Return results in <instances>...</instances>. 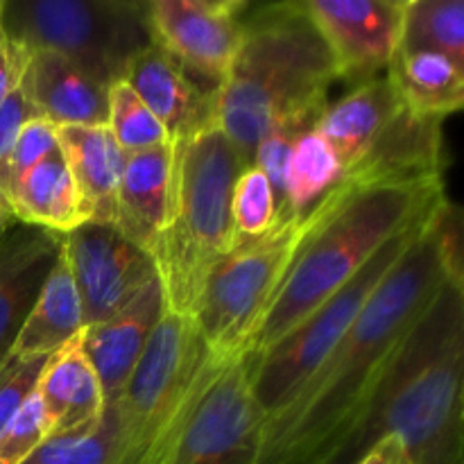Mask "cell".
I'll use <instances>...</instances> for the list:
<instances>
[{"instance_id": "cell-1", "label": "cell", "mask_w": 464, "mask_h": 464, "mask_svg": "<svg viewBox=\"0 0 464 464\" xmlns=\"http://www.w3.org/2000/svg\"><path fill=\"white\" fill-rule=\"evenodd\" d=\"M464 275L462 216L449 198L426 218L334 352L266 426L258 464H324L356 426L394 352L444 281Z\"/></svg>"}, {"instance_id": "cell-2", "label": "cell", "mask_w": 464, "mask_h": 464, "mask_svg": "<svg viewBox=\"0 0 464 464\" xmlns=\"http://www.w3.org/2000/svg\"><path fill=\"white\" fill-rule=\"evenodd\" d=\"M462 385L464 275L435 293L324 464H356L385 435H397L415 464H462Z\"/></svg>"}, {"instance_id": "cell-3", "label": "cell", "mask_w": 464, "mask_h": 464, "mask_svg": "<svg viewBox=\"0 0 464 464\" xmlns=\"http://www.w3.org/2000/svg\"><path fill=\"white\" fill-rule=\"evenodd\" d=\"M335 80L329 48L302 0L249 7L234 63L211 91V121L243 166H254L263 136L281 122L320 116Z\"/></svg>"}, {"instance_id": "cell-4", "label": "cell", "mask_w": 464, "mask_h": 464, "mask_svg": "<svg viewBox=\"0 0 464 464\" xmlns=\"http://www.w3.org/2000/svg\"><path fill=\"white\" fill-rule=\"evenodd\" d=\"M444 199V181L349 190L304 243L254 340V352L275 347L347 285L388 240L430 216Z\"/></svg>"}, {"instance_id": "cell-5", "label": "cell", "mask_w": 464, "mask_h": 464, "mask_svg": "<svg viewBox=\"0 0 464 464\" xmlns=\"http://www.w3.org/2000/svg\"><path fill=\"white\" fill-rule=\"evenodd\" d=\"M170 143V213L150 256L166 311L193 320L207 279L238 243L231 190L245 166L213 121Z\"/></svg>"}, {"instance_id": "cell-6", "label": "cell", "mask_w": 464, "mask_h": 464, "mask_svg": "<svg viewBox=\"0 0 464 464\" xmlns=\"http://www.w3.org/2000/svg\"><path fill=\"white\" fill-rule=\"evenodd\" d=\"M222 361L190 317L166 311L111 403L113 464H170L204 385Z\"/></svg>"}, {"instance_id": "cell-7", "label": "cell", "mask_w": 464, "mask_h": 464, "mask_svg": "<svg viewBox=\"0 0 464 464\" xmlns=\"http://www.w3.org/2000/svg\"><path fill=\"white\" fill-rule=\"evenodd\" d=\"M352 188L356 186L340 181L311 211L276 218L270 231L238 240L218 263L193 315L199 338L213 358L231 361L254 347L304 243Z\"/></svg>"}, {"instance_id": "cell-8", "label": "cell", "mask_w": 464, "mask_h": 464, "mask_svg": "<svg viewBox=\"0 0 464 464\" xmlns=\"http://www.w3.org/2000/svg\"><path fill=\"white\" fill-rule=\"evenodd\" d=\"M0 30L27 53L62 54L111 86L152 44L148 3L136 0H5Z\"/></svg>"}, {"instance_id": "cell-9", "label": "cell", "mask_w": 464, "mask_h": 464, "mask_svg": "<svg viewBox=\"0 0 464 464\" xmlns=\"http://www.w3.org/2000/svg\"><path fill=\"white\" fill-rule=\"evenodd\" d=\"M426 218L388 240L347 285L331 295L297 329L290 331L272 349L256 353L254 394H256V401L266 412L267 421L285 411L297 399L304 385L313 379V374L320 370L322 362L329 358L335 344L353 324L367 299L374 295L385 275L392 270L394 263L412 243Z\"/></svg>"}, {"instance_id": "cell-10", "label": "cell", "mask_w": 464, "mask_h": 464, "mask_svg": "<svg viewBox=\"0 0 464 464\" xmlns=\"http://www.w3.org/2000/svg\"><path fill=\"white\" fill-rule=\"evenodd\" d=\"M254 349L216 367L170 464L261 462L267 417L254 394Z\"/></svg>"}, {"instance_id": "cell-11", "label": "cell", "mask_w": 464, "mask_h": 464, "mask_svg": "<svg viewBox=\"0 0 464 464\" xmlns=\"http://www.w3.org/2000/svg\"><path fill=\"white\" fill-rule=\"evenodd\" d=\"M62 252L75 279L84 329L125 308L157 279L152 256L107 222H84L68 231Z\"/></svg>"}, {"instance_id": "cell-12", "label": "cell", "mask_w": 464, "mask_h": 464, "mask_svg": "<svg viewBox=\"0 0 464 464\" xmlns=\"http://www.w3.org/2000/svg\"><path fill=\"white\" fill-rule=\"evenodd\" d=\"M247 12L243 0H152L150 34L186 72L216 89L238 53Z\"/></svg>"}, {"instance_id": "cell-13", "label": "cell", "mask_w": 464, "mask_h": 464, "mask_svg": "<svg viewBox=\"0 0 464 464\" xmlns=\"http://www.w3.org/2000/svg\"><path fill=\"white\" fill-rule=\"evenodd\" d=\"M403 5L406 0H304L338 80L358 84L388 71L401 45Z\"/></svg>"}, {"instance_id": "cell-14", "label": "cell", "mask_w": 464, "mask_h": 464, "mask_svg": "<svg viewBox=\"0 0 464 464\" xmlns=\"http://www.w3.org/2000/svg\"><path fill=\"white\" fill-rule=\"evenodd\" d=\"M163 313L161 285L154 279L125 308L82 331V347L98 374L107 403L125 388Z\"/></svg>"}, {"instance_id": "cell-15", "label": "cell", "mask_w": 464, "mask_h": 464, "mask_svg": "<svg viewBox=\"0 0 464 464\" xmlns=\"http://www.w3.org/2000/svg\"><path fill=\"white\" fill-rule=\"evenodd\" d=\"M62 243L63 236L21 222L0 243V361L12 352Z\"/></svg>"}, {"instance_id": "cell-16", "label": "cell", "mask_w": 464, "mask_h": 464, "mask_svg": "<svg viewBox=\"0 0 464 464\" xmlns=\"http://www.w3.org/2000/svg\"><path fill=\"white\" fill-rule=\"evenodd\" d=\"M36 118L62 127H100L109 118V86L93 80L62 54L36 50L21 82Z\"/></svg>"}, {"instance_id": "cell-17", "label": "cell", "mask_w": 464, "mask_h": 464, "mask_svg": "<svg viewBox=\"0 0 464 464\" xmlns=\"http://www.w3.org/2000/svg\"><path fill=\"white\" fill-rule=\"evenodd\" d=\"M125 82L161 122L168 136L177 139L211 121V91L186 72L159 45L150 44L127 68Z\"/></svg>"}, {"instance_id": "cell-18", "label": "cell", "mask_w": 464, "mask_h": 464, "mask_svg": "<svg viewBox=\"0 0 464 464\" xmlns=\"http://www.w3.org/2000/svg\"><path fill=\"white\" fill-rule=\"evenodd\" d=\"M401 107L403 100L388 75L362 82L335 104H326L315 130L338 157L343 177L365 159Z\"/></svg>"}, {"instance_id": "cell-19", "label": "cell", "mask_w": 464, "mask_h": 464, "mask_svg": "<svg viewBox=\"0 0 464 464\" xmlns=\"http://www.w3.org/2000/svg\"><path fill=\"white\" fill-rule=\"evenodd\" d=\"M34 390L53 435L98 424L107 412V399L82 347V334L45 361Z\"/></svg>"}, {"instance_id": "cell-20", "label": "cell", "mask_w": 464, "mask_h": 464, "mask_svg": "<svg viewBox=\"0 0 464 464\" xmlns=\"http://www.w3.org/2000/svg\"><path fill=\"white\" fill-rule=\"evenodd\" d=\"M172 143L127 154L116 198V220L125 238L150 254L170 213Z\"/></svg>"}, {"instance_id": "cell-21", "label": "cell", "mask_w": 464, "mask_h": 464, "mask_svg": "<svg viewBox=\"0 0 464 464\" xmlns=\"http://www.w3.org/2000/svg\"><path fill=\"white\" fill-rule=\"evenodd\" d=\"M57 143L71 168L89 222L113 225L127 154L109 127H62L57 130Z\"/></svg>"}, {"instance_id": "cell-22", "label": "cell", "mask_w": 464, "mask_h": 464, "mask_svg": "<svg viewBox=\"0 0 464 464\" xmlns=\"http://www.w3.org/2000/svg\"><path fill=\"white\" fill-rule=\"evenodd\" d=\"M7 208L14 220L36 229L66 236L89 222L72 172L62 150H53L9 188Z\"/></svg>"}, {"instance_id": "cell-23", "label": "cell", "mask_w": 464, "mask_h": 464, "mask_svg": "<svg viewBox=\"0 0 464 464\" xmlns=\"http://www.w3.org/2000/svg\"><path fill=\"white\" fill-rule=\"evenodd\" d=\"M82 331L84 313L80 295L62 252L50 275L45 276L39 297L9 353L23 358H48L77 338Z\"/></svg>"}, {"instance_id": "cell-24", "label": "cell", "mask_w": 464, "mask_h": 464, "mask_svg": "<svg viewBox=\"0 0 464 464\" xmlns=\"http://www.w3.org/2000/svg\"><path fill=\"white\" fill-rule=\"evenodd\" d=\"M385 75L417 116L444 122V118L462 109L464 68L444 54L399 48Z\"/></svg>"}, {"instance_id": "cell-25", "label": "cell", "mask_w": 464, "mask_h": 464, "mask_svg": "<svg viewBox=\"0 0 464 464\" xmlns=\"http://www.w3.org/2000/svg\"><path fill=\"white\" fill-rule=\"evenodd\" d=\"M343 179L338 157L315 127H308L293 145L285 168V207L281 216L306 213ZM279 216V218H281Z\"/></svg>"}, {"instance_id": "cell-26", "label": "cell", "mask_w": 464, "mask_h": 464, "mask_svg": "<svg viewBox=\"0 0 464 464\" xmlns=\"http://www.w3.org/2000/svg\"><path fill=\"white\" fill-rule=\"evenodd\" d=\"M399 48L440 53L464 68L462 0H406Z\"/></svg>"}, {"instance_id": "cell-27", "label": "cell", "mask_w": 464, "mask_h": 464, "mask_svg": "<svg viewBox=\"0 0 464 464\" xmlns=\"http://www.w3.org/2000/svg\"><path fill=\"white\" fill-rule=\"evenodd\" d=\"M107 127L125 154L148 152L170 143V136L161 122L150 113L125 80L109 86Z\"/></svg>"}, {"instance_id": "cell-28", "label": "cell", "mask_w": 464, "mask_h": 464, "mask_svg": "<svg viewBox=\"0 0 464 464\" xmlns=\"http://www.w3.org/2000/svg\"><path fill=\"white\" fill-rule=\"evenodd\" d=\"M21 464H113V429L109 411L98 424L72 433L50 435Z\"/></svg>"}, {"instance_id": "cell-29", "label": "cell", "mask_w": 464, "mask_h": 464, "mask_svg": "<svg viewBox=\"0 0 464 464\" xmlns=\"http://www.w3.org/2000/svg\"><path fill=\"white\" fill-rule=\"evenodd\" d=\"M279 218L275 190L261 168L247 166L236 177L231 190V222L236 240L256 238L275 227Z\"/></svg>"}, {"instance_id": "cell-30", "label": "cell", "mask_w": 464, "mask_h": 464, "mask_svg": "<svg viewBox=\"0 0 464 464\" xmlns=\"http://www.w3.org/2000/svg\"><path fill=\"white\" fill-rule=\"evenodd\" d=\"M50 435V421L39 394L32 390L30 397L0 433V464H21L27 460Z\"/></svg>"}, {"instance_id": "cell-31", "label": "cell", "mask_w": 464, "mask_h": 464, "mask_svg": "<svg viewBox=\"0 0 464 464\" xmlns=\"http://www.w3.org/2000/svg\"><path fill=\"white\" fill-rule=\"evenodd\" d=\"M53 150H57V127L44 118H30L18 131L9 157L0 170V195L7 199L9 188L25 175L27 170L44 161Z\"/></svg>"}, {"instance_id": "cell-32", "label": "cell", "mask_w": 464, "mask_h": 464, "mask_svg": "<svg viewBox=\"0 0 464 464\" xmlns=\"http://www.w3.org/2000/svg\"><path fill=\"white\" fill-rule=\"evenodd\" d=\"M48 358H23L9 353L0 361V433L36 388Z\"/></svg>"}, {"instance_id": "cell-33", "label": "cell", "mask_w": 464, "mask_h": 464, "mask_svg": "<svg viewBox=\"0 0 464 464\" xmlns=\"http://www.w3.org/2000/svg\"><path fill=\"white\" fill-rule=\"evenodd\" d=\"M30 118H36V113L34 109H32L23 86H18V89L9 95L7 102L0 107V170H3L5 161H7L9 150H12L18 131H21V127L25 125ZM0 207H7L3 195H0Z\"/></svg>"}, {"instance_id": "cell-34", "label": "cell", "mask_w": 464, "mask_h": 464, "mask_svg": "<svg viewBox=\"0 0 464 464\" xmlns=\"http://www.w3.org/2000/svg\"><path fill=\"white\" fill-rule=\"evenodd\" d=\"M30 53L0 30V107L21 86Z\"/></svg>"}, {"instance_id": "cell-35", "label": "cell", "mask_w": 464, "mask_h": 464, "mask_svg": "<svg viewBox=\"0 0 464 464\" xmlns=\"http://www.w3.org/2000/svg\"><path fill=\"white\" fill-rule=\"evenodd\" d=\"M356 464H415V460L397 435H385L376 440Z\"/></svg>"}, {"instance_id": "cell-36", "label": "cell", "mask_w": 464, "mask_h": 464, "mask_svg": "<svg viewBox=\"0 0 464 464\" xmlns=\"http://www.w3.org/2000/svg\"><path fill=\"white\" fill-rule=\"evenodd\" d=\"M14 225H16V220H14L12 211L7 207H0V243H3V238Z\"/></svg>"}, {"instance_id": "cell-37", "label": "cell", "mask_w": 464, "mask_h": 464, "mask_svg": "<svg viewBox=\"0 0 464 464\" xmlns=\"http://www.w3.org/2000/svg\"><path fill=\"white\" fill-rule=\"evenodd\" d=\"M3 7H5V0H0V18H3Z\"/></svg>"}]
</instances>
